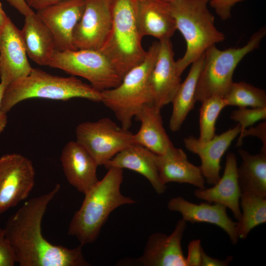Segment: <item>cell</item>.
<instances>
[{
	"mask_svg": "<svg viewBox=\"0 0 266 266\" xmlns=\"http://www.w3.org/2000/svg\"><path fill=\"white\" fill-rule=\"evenodd\" d=\"M57 184L49 192L30 199L9 217L6 236L20 266H88L83 245L69 249L51 243L42 233L41 224L47 206L60 189Z\"/></svg>",
	"mask_w": 266,
	"mask_h": 266,
	"instance_id": "cell-1",
	"label": "cell"
},
{
	"mask_svg": "<svg viewBox=\"0 0 266 266\" xmlns=\"http://www.w3.org/2000/svg\"><path fill=\"white\" fill-rule=\"evenodd\" d=\"M123 179V169L110 168L103 178L84 194L82 205L73 216L67 232L80 244L83 246L96 240L114 210L121 205L135 202L121 193Z\"/></svg>",
	"mask_w": 266,
	"mask_h": 266,
	"instance_id": "cell-2",
	"label": "cell"
},
{
	"mask_svg": "<svg viewBox=\"0 0 266 266\" xmlns=\"http://www.w3.org/2000/svg\"><path fill=\"white\" fill-rule=\"evenodd\" d=\"M176 29L186 43L184 56L175 61L177 72L184 70L212 45L222 42L224 33L215 27L214 16L207 4L210 0H168Z\"/></svg>",
	"mask_w": 266,
	"mask_h": 266,
	"instance_id": "cell-3",
	"label": "cell"
},
{
	"mask_svg": "<svg viewBox=\"0 0 266 266\" xmlns=\"http://www.w3.org/2000/svg\"><path fill=\"white\" fill-rule=\"evenodd\" d=\"M32 98L60 100L83 98L101 102V94L74 76H59L33 68L29 75L6 86L1 107L7 113L20 102Z\"/></svg>",
	"mask_w": 266,
	"mask_h": 266,
	"instance_id": "cell-4",
	"label": "cell"
},
{
	"mask_svg": "<svg viewBox=\"0 0 266 266\" xmlns=\"http://www.w3.org/2000/svg\"><path fill=\"white\" fill-rule=\"evenodd\" d=\"M136 6L137 0H113L112 27L100 49L122 79L147 54L136 25Z\"/></svg>",
	"mask_w": 266,
	"mask_h": 266,
	"instance_id": "cell-5",
	"label": "cell"
},
{
	"mask_svg": "<svg viewBox=\"0 0 266 266\" xmlns=\"http://www.w3.org/2000/svg\"><path fill=\"white\" fill-rule=\"evenodd\" d=\"M160 41H154L144 60L130 70L118 86L101 92V102L110 109L121 123L129 129L132 120L146 104H152L149 78L156 63Z\"/></svg>",
	"mask_w": 266,
	"mask_h": 266,
	"instance_id": "cell-6",
	"label": "cell"
},
{
	"mask_svg": "<svg viewBox=\"0 0 266 266\" xmlns=\"http://www.w3.org/2000/svg\"><path fill=\"white\" fill-rule=\"evenodd\" d=\"M266 35V27H262L242 47L223 50L216 45L208 48L204 54L203 64L197 82L196 101L202 102L213 97L223 98L233 83V74L237 65L246 55L259 48Z\"/></svg>",
	"mask_w": 266,
	"mask_h": 266,
	"instance_id": "cell-7",
	"label": "cell"
},
{
	"mask_svg": "<svg viewBox=\"0 0 266 266\" xmlns=\"http://www.w3.org/2000/svg\"><path fill=\"white\" fill-rule=\"evenodd\" d=\"M48 66L84 78L100 92L118 86L123 79L100 50H56Z\"/></svg>",
	"mask_w": 266,
	"mask_h": 266,
	"instance_id": "cell-8",
	"label": "cell"
},
{
	"mask_svg": "<svg viewBox=\"0 0 266 266\" xmlns=\"http://www.w3.org/2000/svg\"><path fill=\"white\" fill-rule=\"evenodd\" d=\"M76 141L92 156L98 166L133 144V134L109 118L84 122L75 129Z\"/></svg>",
	"mask_w": 266,
	"mask_h": 266,
	"instance_id": "cell-9",
	"label": "cell"
},
{
	"mask_svg": "<svg viewBox=\"0 0 266 266\" xmlns=\"http://www.w3.org/2000/svg\"><path fill=\"white\" fill-rule=\"evenodd\" d=\"M32 161L18 153L0 157V215L26 199L35 184Z\"/></svg>",
	"mask_w": 266,
	"mask_h": 266,
	"instance_id": "cell-10",
	"label": "cell"
},
{
	"mask_svg": "<svg viewBox=\"0 0 266 266\" xmlns=\"http://www.w3.org/2000/svg\"><path fill=\"white\" fill-rule=\"evenodd\" d=\"M113 0H85L82 16L73 33L76 49L100 50L112 27Z\"/></svg>",
	"mask_w": 266,
	"mask_h": 266,
	"instance_id": "cell-11",
	"label": "cell"
},
{
	"mask_svg": "<svg viewBox=\"0 0 266 266\" xmlns=\"http://www.w3.org/2000/svg\"><path fill=\"white\" fill-rule=\"evenodd\" d=\"M84 8L85 0H62L37 10V16L52 32L57 50H77L73 44V33Z\"/></svg>",
	"mask_w": 266,
	"mask_h": 266,
	"instance_id": "cell-12",
	"label": "cell"
},
{
	"mask_svg": "<svg viewBox=\"0 0 266 266\" xmlns=\"http://www.w3.org/2000/svg\"><path fill=\"white\" fill-rule=\"evenodd\" d=\"M160 41L157 60L149 78L153 105L158 109L171 103L180 84L170 39Z\"/></svg>",
	"mask_w": 266,
	"mask_h": 266,
	"instance_id": "cell-13",
	"label": "cell"
},
{
	"mask_svg": "<svg viewBox=\"0 0 266 266\" xmlns=\"http://www.w3.org/2000/svg\"><path fill=\"white\" fill-rule=\"evenodd\" d=\"M21 30L11 19L0 32V78L6 86L29 75L33 69Z\"/></svg>",
	"mask_w": 266,
	"mask_h": 266,
	"instance_id": "cell-14",
	"label": "cell"
},
{
	"mask_svg": "<svg viewBox=\"0 0 266 266\" xmlns=\"http://www.w3.org/2000/svg\"><path fill=\"white\" fill-rule=\"evenodd\" d=\"M186 222L179 220L170 235L155 233L148 238L142 255L135 264L144 266H186L182 238Z\"/></svg>",
	"mask_w": 266,
	"mask_h": 266,
	"instance_id": "cell-15",
	"label": "cell"
},
{
	"mask_svg": "<svg viewBox=\"0 0 266 266\" xmlns=\"http://www.w3.org/2000/svg\"><path fill=\"white\" fill-rule=\"evenodd\" d=\"M240 128L238 124L210 140L202 142L194 136L184 139L186 148L197 154L200 159V166L205 181L210 185L215 184L220 179L221 168L220 162L222 156L235 137L239 134Z\"/></svg>",
	"mask_w": 266,
	"mask_h": 266,
	"instance_id": "cell-16",
	"label": "cell"
},
{
	"mask_svg": "<svg viewBox=\"0 0 266 266\" xmlns=\"http://www.w3.org/2000/svg\"><path fill=\"white\" fill-rule=\"evenodd\" d=\"M167 207L170 211L179 212L186 222L207 223L218 226L227 233L233 245L237 244L236 222L228 216L226 206L208 202L196 204L177 197L168 201Z\"/></svg>",
	"mask_w": 266,
	"mask_h": 266,
	"instance_id": "cell-17",
	"label": "cell"
},
{
	"mask_svg": "<svg viewBox=\"0 0 266 266\" xmlns=\"http://www.w3.org/2000/svg\"><path fill=\"white\" fill-rule=\"evenodd\" d=\"M60 161L68 183L79 192L85 194L98 182V164L76 140L65 145Z\"/></svg>",
	"mask_w": 266,
	"mask_h": 266,
	"instance_id": "cell-18",
	"label": "cell"
},
{
	"mask_svg": "<svg viewBox=\"0 0 266 266\" xmlns=\"http://www.w3.org/2000/svg\"><path fill=\"white\" fill-rule=\"evenodd\" d=\"M136 22L142 38L150 35L159 41L170 39L177 30L168 0H137Z\"/></svg>",
	"mask_w": 266,
	"mask_h": 266,
	"instance_id": "cell-19",
	"label": "cell"
},
{
	"mask_svg": "<svg viewBox=\"0 0 266 266\" xmlns=\"http://www.w3.org/2000/svg\"><path fill=\"white\" fill-rule=\"evenodd\" d=\"M237 159L233 153L228 154L223 174L213 187L197 188L195 196L210 203H217L229 208L238 221L241 216L239 200L241 191L237 179Z\"/></svg>",
	"mask_w": 266,
	"mask_h": 266,
	"instance_id": "cell-20",
	"label": "cell"
},
{
	"mask_svg": "<svg viewBox=\"0 0 266 266\" xmlns=\"http://www.w3.org/2000/svg\"><path fill=\"white\" fill-rule=\"evenodd\" d=\"M156 163L161 182L188 183L197 188H205V180L200 166L188 160L184 151L173 145L164 153L157 155Z\"/></svg>",
	"mask_w": 266,
	"mask_h": 266,
	"instance_id": "cell-21",
	"label": "cell"
},
{
	"mask_svg": "<svg viewBox=\"0 0 266 266\" xmlns=\"http://www.w3.org/2000/svg\"><path fill=\"white\" fill-rule=\"evenodd\" d=\"M157 155L145 147L133 143L115 155L103 166L106 169H128L141 174L150 183L158 194L166 189L160 179L156 163Z\"/></svg>",
	"mask_w": 266,
	"mask_h": 266,
	"instance_id": "cell-22",
	"label": "cell"
},
{
	"mask_svg": "<svg viewBox=\"0 0 266 266\" xmlns=\"http://www.w3.org/2000/svg\"><path fill=\"white\" fill-rule=\"evenodd\" d=\"M140 122L138 131L133 134L134 143L156 155L164 153L173 145L164 127L161 109L152 104L145 105L135 117Z\"/></svg>",
	"mask_w": 266,
	"mask_h": 266,
	"instance_id": "cell-23",
	"label": "cell"
},
{
	"mask_svg": "<svg viewBox=\"0 0 266 266\" xmlns=\"http://www.w3.org/2000/svg\"><path fill=\"white\" fill-rule=\"evenodd\" d=\"M25 17L21 33L27 55L37 64L48 66L57 50L54 37L35 13Z\"/></svg>",
	"mask_w": 266,
	"mask_h": 266,
	"instance_id": "cell-24",
	"label": "cell"
},
{
	"mask_svg": "<svg viewBox=\"0 0 266 266\" xmlns=\"http://www.w3.org/2000/svg\"><path fill=\"white\" fill-rule=\"evenodd\" d=\"M204 61V54L191 65L185 80L180 83L171 103L172 111L169 127L173 132L178 131L189 113L194 108L197 82Z\"/></svg>",
	"mask_w": 266,
	"mask_h": 266,
	"instance_id": "cell-25",
	"label": "cell"
},
{
	"mask_svg": "<svg viewBox=\"0 0 266 266\" xmlns=\"http://www.w3.org/2000/svg\"><path fill=\"white\" fill-rule=\"evenodd\" d=\"M238 153L242 159L237 169L241 192H251L266 198V150L262 148L256 155L242 149Z\"/></svg>",
	"mask_w": 266,
	"mask_h": 266,
	"instance_id": "cell-26",
	"label": "cell"
},
{
	"mask_svg": "<svg viewBox=\"0 0 266 266\" xmlns=\"http://www.w3.org/2000/svg\"><path fill=\"white\" fill-rule=\"evenodd\" d=\"M240 206L242 212L236 222L238 238L245 239L256 227L266 222V198L253 193H241Z\"/></svg>",
	"mask_w": 266,
	"mask_h": 266,
	"instance_id": "cell-27",
	"label": "cell"
},
{
	"mask_svg": "<svg viewBox=\"0 0 266 266\" xmlns=\"http://www.w3.org/2000/svg\"><path fill=\"white\" fill-rule=\"evenodd\" d=\"M223 98L227 106L266 107V91L244 81L233 82Z\"/></svg>",
	"mask_w": 266,
	"mask_h": 266,
	"instance_id": "cell-28",
	"label": "cell"
},
{
	"mask_svg": "<svg viewBox=\"0 0 266 266\" xmlns=\"http://www.w3.org/2000/svg\"><path fill=\"white\" fill-rule=\"evenodd\" d=\"M200 109V136L202 142L208 141L215 134V124L218 117L227 106L224 98L213 97L202 102Z\"/></svg>",
	"mask_w": 266,
	"mask_h": 266,
	"instance_id": "cell-29",
	"label": "cell"
},
{
	"mask_svg": "<svg viewBox=\"0 0 266 266\" xmlns=\"http://www.w3.org/2000/svg\"><path fill=\"white\" fill-rule=\"evenodd\" d=\"M230 118L239 125L240 136L248 127L259 121L266 119V107L251 108L239 107L232 112Z\"/></svg>",
	"mask_w": 266,
	"mask_h": 266,
	"instance_id": "cell-30",
	"label": "cell"
},
{
	"mask_svg": "<svg viewBox=\"0 0 266 266\" xmlns=\"http://www.w3.org/2000/svg\"><path fill=\"white\" fill-rule=\"evenodd\" d=\"M16 263V255L6 236L5 230L0 227V266H13Z\"/></svg>",
	"mask_w": 266,
	"mask_h": 266,
	"instance_id": "cell-31",
	"label": "cell"
},
{
	"mask_svg": "<svg viewBox=\"0 0 266 266\" xmlns=\"http://www.w3.org/2000/svg\"><path fill=\"white\" fill-rule=\"evenodd\" d=\"M243 0H210L209 4L220 18L225 21L231 17L233 7Z\"/></svg>",
	"mask_w": 266,
	"mask_h": 266,
	"instance_id": "cell-32",
	"label": "cell"
},
{
	"mask_svg": "<svg viewBox=\"0 0 266 266\" xmlns=\"http://www.w3.org/2000/svg\"><path fill=\"white\" fill-rule=\"evenodd\" d=\"M248 135L253 136L258 138L263 143L262 149L266 150V122L264 121L254 127L246 129L239 136L236 146H240L243 142V138Z\"/></svg>",
	"mask_w": 266,
	"mask_h": 266,
	"instance_id": "cell-33",
	"label": "cell"
},
{
	"mask_svg": "<svg viewBox=\"0 0 266 266\" xmlns=\"http://www.w3.org/2000/svg\"><path fill=\"white\" fill-rule=\"evenodd\" d=\"M202 247L200 239L191 241L188 245L186 266H200Z\"/></svg>",
	"mask_w": 266,
	"mask_h": 266,
	"instance_id": "cell-34",
	"label": "cell"
},
{
	"mask_svg": "<svg viewBox=\"0 0 266 266\" xmlns=\"http://www.w3.org/2000/svg\"><path fill=\"white\" fill-rule=\"evenodd\" d=\"M232 260V256H228L225 260L214 258L208 255L202 248L200 266H228Z\"/></svg>",
	"mask_w": 266,
	"mask_h": 266,
	"instance_id": "cell-35",
	"label": "cell"
},
{
	"mask_svg": "<svg viewBox=\"0 0 266 266\" xmlns=\"http://www.w3.org/2000/svg\"><path fill=\"white\" fill-rule=\"evenodd\" d=\"M6 0L25 17L34 12L32 8L28 5L25 0Z\"/></svg>",
	"mask_w": 266,
	"mask_h": 266,
	"instance_id": "cell-36",
	"label": "cell"
},
{
	"mask_svg": "<svg viewBox=\"0 0 266 266\" xmlns=\"http://www.w3.org/2000/svg\"><path fill=\"white\" fill-rule=\"evenodd\" d=\"M62 0H25L31 8L37 10L43 9Z\"/></svg>",
	"mask_w": 266,
	"mask_h": 266,
	"instance_id": "cell-37",
	"label": "cell"
},
{
	"mask_svg": "<svg viewBox=\"0 0 266 266\" xmlns=\"http://www.w3.org/2000/svg\"><path fill=\"white\" fill-rule=\"evenodd\" d=\"M6 86L5 84L0 82V134L5 128L7 123V113L1 107V101Z\"/></svg>",
	"mask_w": 266,
	"mask_h": 266,
	"instance_id": "cell-38",
	"label": "cell"
},
{
	"mask_svg": "<svg viewBox=\"0 0 266 266\" xmlns=\"http://www.w3.org/2000/svg\"><path fill=\"white\" fill-rule=\"evenodd\" d=\"M9 19V17L4 12L0 1V32L4 29Z\"/></svg>",
	"mask_w": 266,
	"mask_h": 266,
	"instance_id": "cell-39",
	"label": "cell"
}]
</instances>
